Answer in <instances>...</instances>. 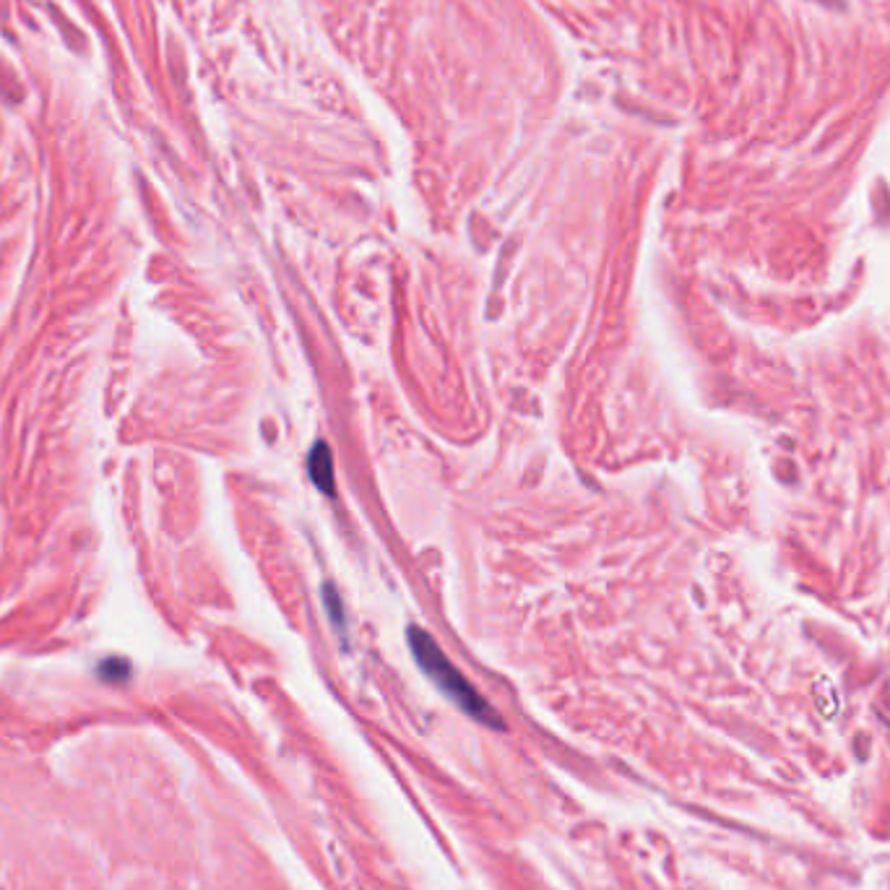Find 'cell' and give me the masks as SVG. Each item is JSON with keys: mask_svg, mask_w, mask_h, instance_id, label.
Instances as JSON below:
<instances>
[{"mask_svg": "<svg viewBox=\"0 0 890 890\" xmlns=\"http://www.w3.org/2000/svg\"><path fill=\"white\" fill-rule=\"evenodd\" d=\"M409 648H412V656L419 664V669L438 685V690L445 695V698H451L461 711H466L472 719L482 721L487 727L492 729L503 727V721H500V716L492 711L490 703L474 690L472 682L466 680L459 669L453 667V661L440 651V646L435 643V638H432L430 633H425V630L419 628L409 630Z\"/></svg>", "mask_w": 890, "mask_h": 890, "instance_id": "1", "label": "cell"}, {"mask_svg": "<svg viewBox=\"0 0 890 890\" xmlns=\"http://www.w3.org/2000/svg\"><path fill=\"white\" fill-rule=\"evenodd\" d=\"M323 607H326L328 617H331V622L336 625V630L344 633V630H347V622H344V604H341V596L336 594V589L331 583L323 586Z\"/></svg>", "mask_w": 890, "mask_h": 890, "instance_id": "3", "label": "cell"}, {"mask_svg": "<svg viewBox=\"0 0 890 890\" xmlns=\"http://www.w3.org/2000/svg\"><path fill=\"white\" fill-rule=\"evenodd\" d=\"M308 474L313 479V485L323 492V495H334V456H331V448H328L323 440L313 445V451L308 456Z\"/></svg>", "mask_w": 890, "mask_h": 890, "instance_id": "2", "label": "cell"}]
</instances>
